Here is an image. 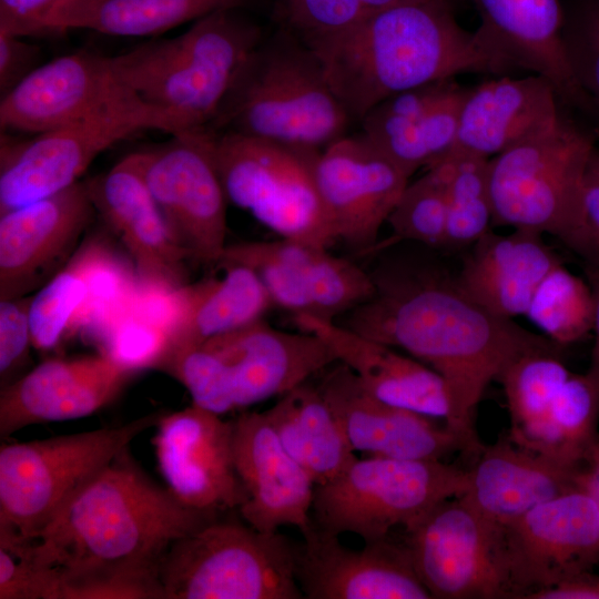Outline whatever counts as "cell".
Instances as JSON below:
<instances>
[{
    "label": "cell",
    "instance_id": "cell-34",
    "mask_svg": "<svg viewBox=\"0 0 599 599\" xmlns=\"http://www.w3.org/2000/svg\"><path fill=\"white\" fill-rule=\"evenodd\" d=\"M599 433V382L570 373L520 446L577 470Z\"/></svg>",
    "mask_w": 599,
    "mask_h": 599
},
{
    "label": "cell",
    "instance_id": "cell-17",
    "mask_svg": "<svg viewBox=\"0 0 599 599\" xmlns=\"http://www.w3.org/2000/svg\"><path fill=\"white\" fill-rule=\"evenodd\" d=\"M152 439L170 491L185 506L211 515L245 500L233 456V422L194 404L164 413Z\"/></svg>",
    "mask_w": 599,
    "mask_h": 599
},
{
    "label": "cell",
    "instance_id": "cell-2",
    "mask_svg": "<svg viewBox=\"0 0 599 599\" xmlns=\"http://www.w3.org/2000/svg\"><path fill=\"white\" fill-rule=\"evenodd\" d=\"M217 517L183 505L125 448L35 538L8 544L55 570L58 599H163L165 555Z\"/></svg>",
    "mask_w": 599,
    "mask_h": 599
},
{
    "label": "cell",
    "instance_id": "cell-33",
    "mask_svg": "<svg viewBox=\"0 0 599 599\" xmlns=\"http://www.w3.org/2000/svg\"><path fill=\"white\" fill-rule=\"evenodd\" d=\"M221 278L186 284V306L173 346H194L263 319L273 307L257 273L240 263H222Z\"/></svg>",
    "mask_w": 599,
    "mask_h": 599
},
{
    "label": "cell",
    "instance_id": "cell-11",
    "mask_svg": "<svg viewBox=\"0 0 599 599\" xmlns=\"http://www.w3.org/2000/svg\"><path fill=\"white\" fill-rule=\"evenodd\" d=\"M142 130L183 132L167 113L134 102L39 133L31 140L2 139L0 214L78 183L100 153Z\"/></svg>",
    "mask_w": 599,
    "mask_h": 599
},
{
    "label": "cell",
    "instance_id": "cell-36",
    "mask_svg": "<svg viewBox=\"0 0 599 599\" xmlns=\"http://www.w3.org/2000/svg\"><path fill=\"white\" fill-rule=\"evenodd\" d=\"M525 316L560 346L579 342L593 328L591 286L559 263L539 284Z\"/></svg>",
    "mask_w": 599,
    "mask_h": 599
},
{
    "label": "cell",
    "instance_id": "cell-4",
    "mask_svg": "<svg viewBox=\"0 0 599 599\" xmlns=\"http://www.w3.org/2000/svg\"><path fill=\"white\" fill-rule=\"evenodd\" d=\"M352 122L314 50L280 27L251 52L206 128L322 151Z\"/></svg>",
    "mask_w": 599,
    "mask_h": 599
},
{
    "label": "cell",
    "instance_id": "cell-12",
    "mask_svg": "<svg viewBox=\"0 0 599 599\" xmlns=\"http://www.w3.org/2000/svg\"><path fill=\"white\" fill-rule=\"evenodd\" d=\"M502 529L456 496L405 528L404 544L432 598L515 599Z\"/></svg>",
    "mask_w": 599,
    "mask_h": 599
},
{
    "label": "cell",
    "instance_id": "cell-24",
    "mask_svg": "<svg viewBox=\"0 0 599 599\" xmlns=\"http://www.w3.org/2000/svg\"><path fill=\"white\" fill-rule=\"evenodd\" d=\"M85 184L97 214L133 262L138 281L173 287L187 283L190 257L151 195L136 152Z\"/></svg>",
    "mask_w": 599,
    "mask_h": 599
},
{
    "label": "cell",
    "instance_id": "cell-28",
    "mask_svg": "<svg viewBox=\"0 0 599 599\" xmlns=\"http://www.w3.org/2000/svg\"><path fill=\"white\" fill-rule=\"evenodd\" d=\"M576 470L500 436L483 446L467 469L460 497L495 525L505 527L534 507L577 489Z\"/></svg>",
    "mask_w": 599,
    "mask_h": 599
},
{
    "label": "cell",
    "instance_id": "cell-26",
    "mask_svg": "<svg viewBox=\"0 0 599 599\" xmlns=\"http://www.w3.org/2000/svg\"><path fill=\"white\" fill-rule=\"evenodd\" d=\"M202 345L224 362L236 408L280 397L337 363L318 335L277 329L264 319Z\"/></svg>",
    "mask_w": 599,
    "mask_h": 599
},
{
    "label": "cell",
    "instance_id": "cell-15",
    "mask_svg": "<svg viewBox=\"0 0 599 599\" xmlns=\"http://www.w3.org/2000/svg\"><path fill=\"white\" fill-rule=\"evenodd\" d=\"M502 530L515 599H530L599 565V510L579 489L534 507Z\"/></svg>",
    "mask_w": 599,
    "mask_h": 599
},
{
    "label": "cell",
    "instance_id": "cell-16",
    "mask_svg": "<svg viewBox=\"0 0 599 599\" xmlns=\"http://www.w3.org/2000/svg\"><path fill=\"white\" fill-rule=\"evenodd\" d=\"M314 176L336 241L363 253L376 250L409 176L362 132L319 151Z\"/></svg>",
    "mask_w": 599,
    "mask_h": 599
},
{
    "label": "cell",
    "instance_id": "cell-30",
    "mask_svg": "<svg viewBox=\"0 0 599 599\" xmlns=\"http://www.w3.org/2000/svg\"><path fill=\"white\" fill-rule=\"evenodd\" d=\"M560 113L556 89L541 75L486 81L469 89L454 151L490 159L554 122Z\"/></svg>",
    "mask_w": 599,
    "mask_h": 599
},
{
    "label": "cell",
    "instance_id": "cell-29",
    "mask_svg": "<svg viewBox=\"0 0 599 599\" xmlns=\"http://www.w3.org/2000/svg\"><path fill=\"white\" fill-rule=\"evenodd\" d=\"M542 236L524 229L507 235L490 230L468 248L455 274L459 287L495 315H525L541 281L561 263Z\"/></svg>",
    "mask_w": 599,
    "mask_h": 599
},
{
    "label": "cell",
    "instance_id": "cell-41",
    "mask_svg": "<svg viewBox=\"0 0 599 599\" xmlns=\"http://www.w3.org/2000/svg\"><path fill=\"white\" fill-rule=\"evenodd\" d=\"M158 370L180 382L190 393L192 404L201 408L217 415L236 408L227 368L205 345L171 347Z\"/></svg>",
    "mask_w": 599,
    "mask_h": 599
},
{
    "label": "cell",
    "instance_id": "cell-47",
    "mask_svg": "<svg viewBox=\"0 0 599 599\" xmlns=\"http://www.w3.org/2000/svg\"><path fill=\"white\" fill-rule=\"evenodd\" d=\"M23 37L0 32V93L7 94L41 65L40 47Z\"/></svg>",
    "mask_w": 599,
    "mask_h": 599
},
{
    "label": "cell",
    "instance_id": "cell-32",
    "mask_svg": "<svg viewBox=\"0 0 599 599\" xmlns=\"http://www.w3.org/2000/svg\"><path fill=\"white\" fill-rule=\"evenodd\" d=\"M247 0H62L44 18V33L87 29L120 37L163 33Z\"/></svg>",
    "mask_w": 599,
    "mask_h": 599
},
{
    "label": "cell",
    "instance_id": "cell-35",
    "mask_svg": "<svg viewBox=\"0 0 599 599\" xmlns=\"http://www.w3.org/2000/svg\"><path fill=\"white\" fill-rule=\"evenodd\" d=\"M105 235L95 232L83 240L88 253L87 292L67 333V337L80 334L99 348L126 314L138 284L133 262Z\"/></svg>",
    "mask_w": 599,
    "mask_h": 599
},
{
    "label": "cell",
    "instance_id": "cell-8",
    "mask_svg": "<svg viewBox=\"0 0 599 599\" xmlns=\"http://www.w3.org/2000/svg\"><path fill=\"white\" fill-rule=\"evenodd\" d=\"M595 138L564 112L489 159L493 226L550 234L573 223Z\"/></svg>",
    "mask_w": 599,
    "mask_h": 599
},
{
    "label": "cell",
    "instance_id": "cell-52",
    "mask_svg": "<svg viewBox=\"0 0 599 599\" xmlns=\"http://www.w3.org/2000/svg\"><path fill=\"white\" fill-rule=\"evenodd\" d=\"M591 6L599 11V0H591Z\"/></svg>",
    "mask_w": 599,
    "mask_h": 599
},
{
    "label": "cell",
    "instance_id": "cell-39",
    "mask_svg": "<svg viewBox=\"0 0 599 599\" xmlns=\"http://www.w3.org/2000/svg\"><path fill=\"white\" fill-rule=\"evenodd\" d=\"M87 266L88 253L82 241L63 268L31 296L29 317L35 349L50 351L67 338L85 296Z\"/></svg>",
    "mask_w": 599,
    "mask_h": 599
},
{
    "label": "cell",
    "instance_id": "cell-49",
    "mask_svg": "<svg viewBox=\"0 0 599 599\" xmlns=\"http://www.w3.org/2000/svg\"><path fill=\"white\" fill-rule=\"evenodd\" d=\"M530 599H599V575L581 573L557 587L535 593Z\"/></svg>",
    "mask_w": 599,
    "mask_h": 599
},
{
    "label": "cell",
    "instance_id": "cell-9",
    "mask_svg": "<svg viewBox=\"0 0 599 599\" xmlns=\"http://www.w3.org/2000/svg\"><path fill=\"white\" fill-rule=\"evenodd\" d=\"M466 483L467 469L441 459L356 458L336 478L315 487L312 520L332 535L379 540L460 496Z\"/></svg>",
    "mask_w": 599,
    "mask_h": 599
},
{
    "label": "cell",
    "instance_id": "cell-42",
    "mask_svg": "<svg viewBox=\"0 0 599 599\" xmlns=\"http://www.w3.org/2000/svg\"><path fill=\"white\" fill-rule=\"evenodd\" d=\"M171 345L169 332L126 312L99 349L121 366L139 373L158 369Z\"/></svg>",
    "mask_w": 599,
    "mask_h": 599
},
{
    "label": "cell",
    "instance_id": "cell-21",
    "mask_svg": "<svg viewBox=\"0 0 599 599\" xmlns=\"http://www.w3.org/2000/svg\"><path fill=\"white\" fill-rule=\"evenodd\" d=\"M295 544V573L308 599H429L405 544L386 537L344 546L314 524Z\"/></svg>",
    "mask_w": 599,
    "mask_h": 599
},
{
    "label": "cell",
    "instance_id": "cell-25",
    "mask_svg": "<svg viewBox=\"0 0 599 599\" xmlns=\"http://www.w3.org/2000/svg\"><path fill=\"white\" fill-rule=\"evenodd\" d=\"M355 450L368 456L443 459L466 441L435 418L384 403L373 396L353 370L335 363L317 384Z\"/></svg>",
    "mask_w": 599,
    "mask_h": 599
},
{
    "label": "cell",
    "instance_id": "cell-40",
    "mask_svg": "<svg viewBox=\"0 0 599 599\" xmlns=\"http://www.w3.org/2000/svg\"><path fill=\"white\" fill-rule=\"evenodd\" d=\"M409 0H275L280 27L309 48Z\"/></svg>",
    "mask_w": 599,
    "mask_h": 599
},
{
    "label": "cell",
    "instance_id": "cell-20",
    "mask_svg": "<svg viewBox=\"0 0 599 599\" xmlns=\"http://www.w3.org/2000/svg\"><path fill=\"white\" fill-rule=\"evenodd\" d=\"M141 101L121 79L113 57L80 51L38 67L1 97L2 131L42 133Z\"/></svg>",
    "mask_w": 599,
    "mask_h": 599
},
{
    "label": "cell",
    "instance_id": "cell-44",
    "mask_svg": "<svg viewBox=\"0 0 599 599\" xmlns=\"http://www.w3.org/2000/svg\"><path fill=\"white\" fill-rule=\"evenodd\" d=\"M31 296L0 301V382L1 388L20 378L30 361Z\"/></svg>",
    "mask_w": 599,
    "mask_h": 599
},
{
    "label": "cell",
    "instance_id": "cell-22",
    "mask_svg": "<svg viewBox=\"0 0 599 599\" xmlns=\"http://www.w3.org/2000/svg\"><path fill=\"white\" fill-rule=\"evenodd\" d=\"M136 373L100 352L47 359L1 388L0 436L90 416L113 403Z\"/></svg>",
    "mask_w": 599,
    "mask_h": 599
},
{
    "label": "cell",
    "instance_id": "cell-13",
    "mask_svg": "<svg viewBox=\"0 0 599 599\" xmlns=\"http://www.w3.org/2000/svg\"><path fill=\"white\" fill-rule=\"evenodd\" d=\"M155 148L136 152L144 182L174 238L190 260L219 264L227 246V199L207 128L172 134Z\"/></svg>",
    "mask_w": 599,
    "mask_h": 599
},
{
    "label": "cell",
    "instance_id": "cell-10",
    "mask_svg": "<svg viewBox=\"0 0 599 599\" xmlns=\"http://www.w3.org/2000/svg\"><path fill=\"white\" fill-rule=\"evenodd\" d=\"M210 131L229 203L281 238L327 248L337 242L315 183L314 162L319 151Z\"/></svg>",
    "mask_w": 599,
    "mask_h": 599
},
{
    "label": "cell",
    "instance_id": "cell-14",
    "mask_svg": "<svg viewBox=\"0 0 599 599\" xmlns=\"http://www.w3.org/2000/svg\"><path fill=\"white\" fill-rule=\"evenodd\" d=\"M240 263L261 277L272 302L293 318L336 322L374 293L369 272L327 247L281 238L227 245L220 264Z\"/></svg>",
    "mask_w": 599,
    "mask_h": 599
},
{
    "label": "cell",
    "instance_id": "cell-19",
    "mask_svg": "<svg viewBox=\"0 0 599 599\" xmlns=\"http://www.w3.org/2000/svg\"><path fill=\"white\" fill-rule=\"evenodd\" d=\"M480 26L476 42L494 74L530 71L548 79L560 103L595 118L573 74L565 41L560 0H471Z\"/></svg>",
    "mask_w": 599,
    "mask_h": 599
},
{
    "label": "cell",
    "instance_id": "cell-5",
    "mask_svg": "<svg viewBox=\"0 0 599 599\" xmlns=\"http://www.w3.org/2000/svg\"><path fill=\"white\" fill-rule=\"evenodd\" d=\"M263 38L240 9H223L174 38L143 43L113 60L141 101L174 118L183 131L197 130L213 121Z\"/></svg>",
    "mask_w": 599,
    "mask_h": 599
},
{
    "label": "cell",
    "instance_id": "cell-3",
    "mask_svg": "<svg viewBox=\"0 0 599 599\" xmlns=\"http://www.w3.org/2000/svg\"><path fill=\"white\" fill-rule=\"evenodd\" d=\"M311 49L353 121L397 92L465 72L493 73L453 0H409Z\"/></svg>",
    "mask_w": 599,
    "mask_h": 599
},
{
    "label": "cell",
    "instance_id": "cell-46",
    "mask_svg": "<svg viewBox=\"0 0 599 599\" xmlns=\"http://www.w3.org/2000/svg\"><path fill=\"white\" fill-rule=\"evenodd\" d=\"M565 41L573 74L599 119V11L592 6L569 31Z\"/></svg>",
    "mask_w": 599,
    "mask_h": 599
},
{
    "label": "cell",
    "instance_id": "cell-27",
    "mask_svg": "<svg viewBox=\"0 0 599 599\" xmlns=\"http://www.w3.org/2000/svg\"><path fill=\"white\" fill-rule=\"evenodd\" d=\"M298 329L318 335L376 398L446 425L451 417L443 377L410 355L364 336L337 322L309 316L293 318Z\"/></svg>",
    "mask_w": 599,
    "mask_h": 599
},
{
    "label": "cell",
    "instance_id": "cell-43",
    "mask_svg": "<svg viewBox=\"0 0 599 599\" xmlns=\"http://www.w3.org/2000/svg\"><path fill=\"white\" fill-rule=\"evenodd\" d=\"M57 573L18 546L0 544V599H57Z\"/></svg>",
    "mask_w": 599,
    "mask_h": 599
},
{
    "label": "cell",
    "instance_id": "cell-1",
    "mask_svg": "<svg viewBox=\"0 0 599 599\" xmlns=\"http://www.w3.org/2000/svg\"><path fill=\"white\" fill-rule=\"evenodd\" d=\"M369 273L373 295L337 323L437 372L451 406L446 426L477 455L484 445L475 430L476 412L489 384L519 357L560 352V345L487 311L438 264L388 260Z\"/></svg>",
    "mask_w": 599,
    "mask_h": 599
},
{
    "label": "cell",
    "instance_id": "cell-37",
    "mask_svg": "<svg viewBox=\"0 0 599 599\" xmlns=\"http://www.w3.org/2000/svg\"><path fill=\"white\" fill-rule=\"evenodd\" d=\"M445 160L449 173L444 248H469L493 226L489 159L454 151Z\"/></svg>",
    "mask_w": 599,
    "mask_h": 599
},
{
    "label": "cell",
    "instance_id": "cell-51",
    "mask_svg": "<svg viewBox=\"0 0 599 599\" xmlns=\"http://www.w3.org/2000/svg\"><path fill=\"white\" fill-rule=\"evenodd\" d=\"M585 273L589 282L595 298V321H593V346L591 351L590 373L599 382V270L585 265Z\"/></svg>",
    "mask_w": 599,
    "mask_h": 599
},
{
    "label": "cell",
    "instance_id": "cell-45",
    "mask_svg": "<svg viewBox=\"0 0 599 599\" xmlns=\"http://www.w3.org/2000/svg\"><path fill=\"white\" fill-rule=\"evenodd\" d=\"M585 265L599 270V149L587 164L578 214L559 238Z\"/></svg>",
    "mask_w": 599,
    "mask_h": 599
},
{
    "label": "cell",
    "instance_id": "cell-50",
    "mask_svg": "<svg viewBox=\"0 0 599 599\" xmlns=\"http://www.w3.org/2000/svg\"><path fill=\"white\" fill-rule=\"evenodd\" d=\"M575 484L577 489L593 500L599 510V433L576 470Z\"/></svg>",
    "mask_w": 599,
    "mask_h": 599
},
{
    "label": "cell",
    "instance_id": "cell-23",
    "mask_svg": "<svg viewBox=\"0 0 599 599\" xmlns=\"http://www.w3.org/2000/svg\"><path fill=\"white\" fill-rule=\"evenodd\" d=\"M232 422L244 522L263 532L285 526L308 530L316 487L311 476L283 447L264 412H246Z\"/></svg>",
    "mask_w": 599,
    "mask_h": 599
},
{
    "label": "cell",
    "instance_id": "cell-48",
    "mask_svg": "<svg viewBox=\"0 0 599 599\" xmlns=\"http://www.w3.org/2000/svg\"><path fill=\"white\" fill-rule=\"evenodd\" d=\"M62 0H0V32L20 37L43 34L42 22Z\"/></svg>",
    "mask_w": 599,
    "mask_h": 599
},
{
    "label": "cell",
    "instance_id": "cell-31",
    "mask_svg": "<svg viewBox=\"0 0 599 599\" xmlns=\"http://www.w3.org/2000/svg\"><path fill=\"white\" fill-rule=\"evenodd\" d=\"M264 413L283 447L316 486L336 478L357 458L317 385L306 382L293 388Z\"/></svg>",
    "mask_w": 599,
    "mask_h": 599
},
{
    "label": "cell",
    "instance_id": "cell-18",
    "mask_svg": "<svg viewBox=\"0 0 599 599\" xmlns=\"http://www.w3.org/2000/svg\"><path fill=\"white\" fill-rule=\"evenodd\" d=\"M97 215L85 181L0 214V301L30 296L71 260Z\"/></svg>",
    "mask_w": 599,
    "mask_h": 599
},
{
    "label": "cell",
    "instance_id": "cell-38",
    "mask_svg": "<svg viewBox=\"0 0 599 599\" xmlns=\"http://www.w3.org/2000/svg\"><path fill=\"white\" fill-rule=\"evenodd\" d=\"M426 170L416 181L407 183L387 223L394 241L444 248L448 217V162L444 160Z\"/></svg>",
    "mask_w": 599,
    "mask_h": 599
},
{
    "label": "cell",
    "instance_id": "cell-6",
    "mask_svg": "<svg viewBox=\"0 0 599 599\" xmlns=\"http://www.w3.org/2000/svg\"><path fill=\"white\" fill-rule=\"evenodd\" d=\"M161 413L115 427L0 447V541L35 538Z\"/></svg>",
    "mask_w": 599,
    "mask_h": 599
},
{
    "label": "cell",
    "instance_id": "cell-7",
    "mask_svg": "<svg viewBox=\"0 0 599 599\" xmlns=\"http://www.w3.org/2000/svg\"><path fill=\"white\" fill-rule=\"evenodd\" d=\"M163 599H302L295 544L219 517L175 541L159 570Z\"/></svg>",
    "mask_w": 599,
    "mask_h": 599
}]
</instances>
